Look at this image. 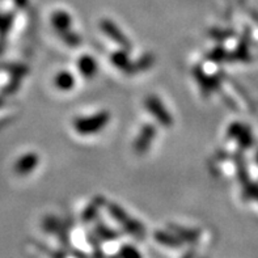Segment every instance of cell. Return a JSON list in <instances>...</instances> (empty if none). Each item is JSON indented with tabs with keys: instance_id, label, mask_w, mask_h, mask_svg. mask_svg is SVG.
<instances>
[{
	"instance_id": "cell-1",
	"label": "cell",
	"mask_w": 258,
	"mask_h": 258,
	"mask_svg": "<svg viewBox=\"0 0 258 258\" xmlns=\"http://www.w3.org/2000/svg\"><path fill=\"white\" fill-rule=\"evenodd\" d=\"M110 121V114L108 111H100L95 115H89L85 118H78L74 121V128L80 135L97 134L98 131L105 128V126Z\"/></svg>"
},
{
	"instance_id": "cell-2",
	"label": "cell",
	"mask_w": 258,
	"mask_h": 258,
	"mask_svg": "<svg viewBox=\"0 0 258 258\" xmlns=\"http://www.w3.org/2000/svg\"><path fill=\"white\" fill-rule=\"evenodd\" d=\"M144 105H146V108H147V110L150 111L151 114L154 115L155 119H157L159 123L165 126V127L172 126V123H173V118L170 115L169 110H168V109L164 106L163 102L159 100V97H156V96L154 95L147 96L146 100H144Z\"/></svg>"
},
{
	"instance_id": "cell-3",
	"label": "cell",
	"mask_w": 258,
	"mask_h": 258,
	"mask_svg": "<svg viewBox=\"0 0 258 258\" xmlns=\"http://www.w3.org/2000/svg\"><path fill=\"white\" fill-rule=\"evenodd\" d=\"M100 28H101V30L104 32L105 36L108 37V38H110L111 41H114L117 45L121 46L122 49L128 50L131 47L130 39L124 36V33L122 32L113 21H110V20L108 19L101 20V21H100Z\"/></svg>"
},
{
	"instance_id": "cell-4",
	"label": "cell",
	"mask_w": 258,
	"mask_h": 258,
	"mask_svg": "<svg viewBox=\"0 0 258 258\" xmlns=\"http://www.w3.org/2000/svg\"><path fill=\"white\" fill-rule=\"evenodd\" d=\"M157 134V130L154 124H144L142 130L138 134L137 141L134 142V151L138 155L146 154L150 150L151 144L155 141V137Z\"/></svg>"
},
{
	"instance_id": "cell-5",
	"label": "cell",
	"mask_w": 258,
	"mask_h": 258,
	"mask_svg": "<svg viewBox=\"0 0 258 258\" xmlns=\"http://www.w3.org/2000/svg\"><path fill=\"white\" fill-rule=\"evenodd\" d=\"M110 60L113 63V66H115L118 70L126 72V74H134L138 71L137 63H133L128 58L127 52L124 50H119V51H115L111 54Z\"/></svg>"
},
{
	"instance_id": "cell-6",
	"label": "cell",
	"mask_w": 258,
	"mask_h": 258,
	"mask_svg": "<svg viewBox=\"0 0 258 258\" xmlns=\"http://www.w3.org/2000/svg\"><path fill=\"white\" fill-rule=\"evenodd\" d=\"M38 156L36 154H26L24 155L21 159L17 160V163L15 164V172L17 174H21V176H25V174H29L30 172L34 170V168L38 165Z\"/></svg>"
},
{
	"instance_id": "cell-7",
	"label": "cell",
	"mask_w": 258,
	"mask_h": 258,
	"mask_svg": "<svg viewBox=\"0 0 258 258\" xmlns=\"http://www.w3.org/2000/svg\"><path fill=\"white\" fill-rule=\"evenodd\" d=\"M71 16L66 11H56L51 15V24L58 32V34L71 29Z\"/></svg>"
},
{
	"instance_id": "cell-8",
	"label": "cell",
	"mask_w": 258,
	"mask_h": 258,
	"mask_svg": "<svg viewBox=\"0 0 258 258\" xmlns=\"http://www.w3.org/2000/svg\"><path fill=\"white\" fill-rule=\"evenodd\" d=\"M78 70L82 74V76L91 79L97 72V62L91 55H83L78 60Z\"/></svg>"
},
{
	"instance_id": "cell-9",
	"label": "cell",
	"mask_w": 258,
	"mask_h": 258,
	"mask_svg": "<svg viewBox=\"0 0 258 258\" xmlns=\"http://www.w3.org/2000/svg\"><path fill=\"white\" fill-rule=\"evenodd\" d=\"M228 135L231 138H235L239 141V143L244 147H248L249 144H252V137L249 134V131L246 127H244L240 123H233L231 127L228 128Z\"/></svg>"
},
{
	"instance_id": "cell-10",
	"label": "cell",
	"mask_w": 258,
	"mask_h": 258,
	"mask_svg": "<svg viewBox=\"0 0 258 258\" xmlns=\"http://www.w3.org/2000/svg\"><path fill=\"white\" fill-rule=\"evenodd\" d=\"M54 84L60 91H70L75 87V78L71 72L60 71L56 74L55 79H54Z\"/></svg>"
},
{
	"instance_id": "cell-11",
	"label": "cell",
	"mask_w": 258,
	"mask_h": 258,
	"mask_svg": "<svg viewBox=\"0 0 258 258\" xmlns=\"http://www.w3.org/2000/svg\"><path fill=\"white\" fill-rule=\"evenodd\" d=\"M109 210H110L111 215L114 216V218H117L119 222L123 224V226L127 227L130 231H135V232H138V229H139V226H138L137 223L134 222V220H131L130 218H128V215L126 213H124L123 210L121 209L119 206H117V205H111L110 207H109Z\"/></svg>"
},
{
	"instance_id": "cell-12",
	"label": "cell",
	"mask_w": 258,
	"mask_h": 258,
	"mask_svg": "<svg viewBox=\"0 0 258 258\" xmlns=\"http://www.w3.org/2000/svg\"><path fill=\"white\" fill-rule=\"evenodd\" d=\"M194 74H196L197 80L200 82L201 88L203 89V92H205V93H209L210 95V93H211L214 89L218 88V85L219 84H218V79L216 78H210V76L205 75L201 69H197Z\"/></svg>"
},
{
	"instance_id": "cell-13",
	"label": "cell",
	"mask_w": 258,
	"mask_h": 258,
	"mask_svg": "<svg viewBox=\"0 0 258 258\" xmlns=\"http://www.w3.org/2000/svg\"><path fill=\"white\" fill-rule=\"evenodd\" d=\"M59 36L62 37V39L64 41L66 45L71 46V47H78L79 45H80V42H82V39H80V37L76 34L74 30H67V32H63L60 33Z\"/></svg>"
},
{
	"instance_id": "cell-14",
	"label": "cell",
	"mask_w": 258,
	"mask_h": 258,
	"mask_svg": "<svg viewBox=\"0 0 258 258\" xmlns=\"http://www.w3.org/2000/svg\"><path fill=\"white\" fill-rule=\"evenodd\" d=\"M227 52L226 50L222 49V47H216L215 50H213V51L210 52V60H213V62H220V60H223V59L227 58Z\"/></svg>"
}]
</instances>
